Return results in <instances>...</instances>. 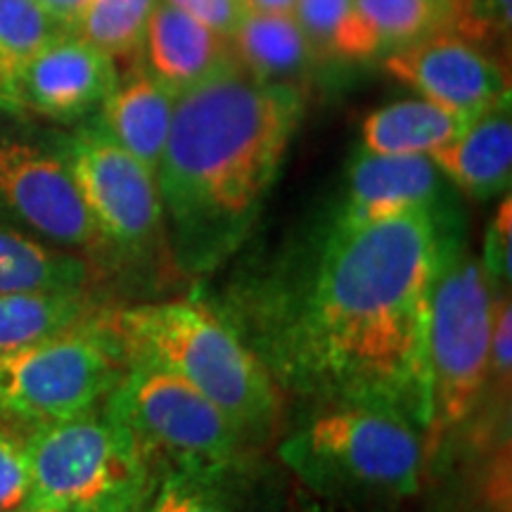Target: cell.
<instances>
[{"mask_svg":"<svg viewBox=\"0 0 512 512\" xmlns=\"http://www.w3.org/2000/svg\"><path fill=\"white\" fill-rule=\"evenodd\" d=\"M62 31L38 0H0V107L3 110H17L19 76Z\"/></svg>","mask_w":512,"mask_h":512,"instance_id":"22","label":"cell"},{"mask_svg":"<svg viewBox=\"0 0 512 512\" xmlns=\"http://www.w3.org/2000/svg\"><path fill=\"white\" fill-rule=\"evenodd\" d=\"M297 0H247V8L254 12H292Z\"/></svg>","mask_w":512,"mask_h":512,"instance_id":"31","label":"cell"},{"mask_svg":"<svg viewBox=\"0 0 512 512\" xmlns=\"http://www.w3.org/2000/svg\"><path fill=\"white\" fill-rule=\"evenodd\" d=\"M128 363L100 316L60 335L0 354V420H67L107 401Z\"/></svg>","mask_w":512,"mask_h":512,"instance_id":"7","label":"cell"},{"mask_svg":"<svg viewBox=\"0 0 512 512\" xmlns=\"http://www.w3.org/2000/svg\"><path fill=\"white\" fill-rule=\"evenodd\" d=\"M83 290H34L0 294V354L93 320Z\"/></svg>","mask_w":512,"mask_h":512,"instance_id":"19","label":"cell"},{"mask_svg":"<svg viewBox=\"0 0 512 512\" xmlns=\"http://www.w3.org/2000/svg\"><path fill=\"white\" fill-rule=\"evenodd\" d=\"M430 157L448 181L475 200H491L508 192L512 181L510 98L477 114L451 143Z\"/></svg>","mask_w":512,"mask_h":512,"instance_id":"16","label":"cell"},{"mask_svg":"<svg viewBox=\"0 0 512 512\" xmlns=\"http://www.w3.org/2000/svg\"><path fill=\"white\" fill-rule=\"evenodd\" d=\"M38 3L55 19L57 27L64 31H74L76 22H79V17L91 0H38Z\"/></svg>","mask_w":512,"mask_h":512,"instance_id":"30","label":"cell"},{"mask_svg":"<svg viewBox=\"0 0 512 512\" xmlns=\"http://www.w3.org/2000/svg\"><path fill=\"white\" fill-rule=\"evenodd\" d=\"M451 249L432 287L427 316L425 460L475 415L489 382L494 285L477 259Z\"/></svg>","mask_w":512,"mask_h":512,"instance_id":"4","label":"cell"},{"mask_svg":"<svg viewBox=\"0 0 512 512\" xmlns=\"http://www.w3.org/2000/svg\"><path fill=\"white\" fill-rule=\"evenodd\" d=\"M512 200L505 197L489 223L484 240L482 268L491 285L508 287L512 278Z\"/></svg>","mask_w":512,"mask_h":512,"instance_id":"27","label":"cell"},{"mask_svg":"<svg viewBox=\"0 0 512 512\" xmlns=\"http://www.w3.org/2000/svg\"><path fill=\"white\" fill-rule=\"evenodd\" d=\"M354 12V0H297L292 15L316 50L320 64L335 62V43L347 19Z\"/></svg>","mask_w":512,"mask_h":512,"instance_id":"25","label":"cell"},{"mask_svg":"<svg viewBox=\"0 0 512 512\" xmlns=\"http://www.w3.org/2000/svg\"><path fill=\"white\" fill-rule=\"evenodd\" d=\"M0 202L57 245H102L67 164L41 147L22 140L0 143Z\"/></svg>","mask_w":512,"mask_h":512,"instance_id":"11","label":"cell"},{"mask_svg":"<svg viewBox=\"0 0 512 512\" xmlns=\"http://www.w3.org/2000/svg\"><path fill=\"white\" fill-rule=\"evenodd\" d=\"M382 64L403 86L463 119H475L510 98L501 64L484 53V46L453 31L394 50L382 57Z\"/></svg>","mask_w":512,"mask_h":512,"instance_id":"10","label":"cell"},{"mask_svg":"<svg viewBox=\"0 0 512 512\" xmlns=\"http://www.w3.org/2000/svg\"><path fill=\"white\" fill-rule=\"evenodd\" d=\"M159 0H91L76 22L74 34L100 48L114 62L136 60L147 22Z\"/></svg>","mask_w":512,"mask_h":512,"instance_id":"23","label":"cell"},{"mask_svg":"<svg viewBox=\"0 0 512 512\" xmlns=\"http://www.w3.org/2000/svg\"><path fill=\"white\" fill-rule=\"evenodd\" d=\"M230 50L235 62L256 79L297 88L320 64L292 12L249 10L230 36Z\"/></svg>","mask_w":512,"mask_h":512,"instance_id":"17","label":"cell"},{"mask_svg":"<svg viewBox=\"0 0 512 512\" xmlns=\"http://www.w3.org/2000/svg\"><path fill=\"white\" fill-rule=\"evenodd\" d=\"M176 98L178 95L136 57L100 105L98 124L155 178L174 119Z\"/></svg>","mask_w":512,"mask_h":512,"instance_id":"15","label":"cell"},{"mask_svg":"<svg viewBox=\"0 0 512 512\" xmlns=\"http://www.w3.org/2000/svg\"><path fill=\"white\" fill-rule=\"evenodd\" d=\"M444 174L427 155H373L361 150L349 166L347 197L335 228H358L418 209H439Z\"/></svg>","mask_w":512,"mask_h":512,"instance_id":"13","label":"cell"},{"mask_svg":"<svg viewBox=\"0 0 512 512\" xmlns=\"http://www.w3.org/2000/svg\"><path fill=\"white\" fill-rule=\"evenodd\" d=\"M472 119L430 100H399L368 114L361 128L363 150L373 155H427L451 143Z\"/></svg>","mask_w":512,"mask_h":512,"instance_id":"18","label":"cell"},{"mask_svg":"<svg viewBox=\"0 0 512 512\" xmlns=\"http://www.w3.org/2000/svg\"><path fill=\"white\" fill-rule=\"evenodd\" d=\"M19 512H95V510L76 508V505H24Z\"/></svg>","mask_w":512,"mask_h":512,"instance_id":"32","label":"cell"},{"mask_svg":"<svg viewBox=\"0 0 512 512\" xmlns=\"http://www.w3.org/2000/svg\"><path fill=\"white\" fill-rule=\"evenodd\" d=\"M126 363H152L185 380L219 406L238 430H266L278 396L261 358L204 304H140L100 318Z\"/></svg>","mask_w":512,"mask_h":512,"instance_id":"3","label":"cell"},{"mask_svg":"<svg viewBox=\"0 0 512 512\" xmlns=\"http://www.w3.org/2000/svg\"><path fill=\"white\" fill-rule=\"evenodd\" d=\"M105 408L126 427L147 465L162 458L171 470L221 472L238 456L242 432L228 415L192 384L152 363H128Z\"/></svg>","mask_w":512,"mask_h":512,"instance_id":"8","label":"cell"},{"mask_svg":"<svg viewBox=\"0 0 512 512\" xmlns=\"http://www.w3.org/2000/svg\"><path fill=\"white\" fill-rule=\"evenodd\" d=\"M140 512H235L219 486V472L169 470Z\"/></svg>","mask_w":512,"mask_h":512,"instance_id":"24","label":"cell"},{"mask_svg":"<svg viewBox=\"0 0 512 512\" xmlns=\"http://www.w3.org/2000/svg\"><path fill=\"white\" fill-rule=\"evenodd\" d=\"M140 53L145 67L176 95L235 60L230 38L166 0L152 10Z\"/></svg>","mask_w":512,"mask_h":512,"instance_id":"14","label":"cell"},{"mask_svg":"<svg viewBox=\"0 0 512 512\" xmlns=\"http://www.w3.org/2000/svg\"><path fill=\"white\" fill-rule=\"evenodd\" d=\"M31 494L27 437L0 420V512H19Z\"/></svg>","mask_w":512,"mask_h":512,"instance_id":"26","label":"cell"},{"mask_svg":"<svg viewBox=\"0 0 512 512\" xmlns=\"http://www.w3.org/2000/svg\"><path fill=\"white\" fill-rule=\"evenodd\" d=\"M166 3L188 12L190 17L200 19L202 24L226 38L235 34V29L249 12L247 0H166Z\"/></svg>","mask_w":512,"mask_h":512,"instance_id":"28","label":"cell"},{"mask_svg":"<svg viewBox=\"0 0 512 512\" xmlns=\"http://www.w3.org/2000/svg\"><path fill=\"white\" fill-rule=\"evenodd\" d=\"M465 0H354L370 53L384 57L422 38L453 31Z\"/></svg>","mask_w":512,"mask_h":512,"instance_id":"20","label":"cell"},{"mask_svg":"<svg viewBox=\"0 0 512 512\" xmlns=\"http://www.w3.org/2000/svg\"><path fill=\"white\" fill-rule=\"evenodd\" d=\"M140 510H143V508H136V510H128V512H140Z\"/></svg>","mask_w":512,"mask_h":512,"instance_id":"33","label":"cell"},{"mask_svg":"<svg viewBox=\"0 0 512 512\" xmlns=\"http://www.w3.org/2000/svg\"><path fill=\"white\" fill-rule=\"evenodd\" d=\"M88 264L41 242L0 228V294L34 290H83Z\"/></svg>","mask_w":512,"mask_h":512,"instance_id":"21","label":"cell"},{"mask_svg":"<svg viewBox=\"0 0 512 512\" xmlns=\"http://www.w3.org/2000/svg\"><path fill=\"white\" fill-rule=\"evenodd\" d=\"M62 162L105 245L140 249L159 233L164 207L157 178L100 124L83 126L64 140Z\"/></svg>","mask_w":512,"mask_h":512,"instance_id":"9","label":"cell"},{"mask_svg":"<svg viewBox=\"0 0 512 512\" xmlns=\"http://www.w3.org/2000/svg\"><path fill=\"white\" fill-rule=\"evenodd\" d=\"M302 117V88L256 79L235 60L178 93L157 169L178 264L202 273L235 252Z\"/></svg>","mask_w":512,"mask_h":512,"instance_id":"2","label":"cell"},{"mask_svg":"<svg viewBox=\"0 0 512 512\" xmlns=\"http://www.w3.org/2000/svg\"><path fill=\"white\" fill-rule=\"evenodd\" d=\"M283 458L311 484L370 494L418 491L425 448L418 427L366 406H335L283 446Z\"/></svg>","mask_w":512,"mask_h":512,"instance_id":"6","label":"cell"},{"mask_svg":"<svg viewBox=\"0 0 512 512\" xmlns=\"http://www.w3.org/2000/svg\"><path fill=\"white\" fill-rule=\"evenodd\" d=\"M119 81L117 62L74 31H62L27 64L17 83V110L76 121L100 110Z\"/></svg>","mask_w":512,"mask_h":512,"instance_id":"12","label":"cell"},{"mask_svg":"<svg viewBox=\"0 0 512 512\" xmlns=\"http://www.w3.org/2000/svg\"><path fill=\"white\" fill-rule=\"evenodd\" d=\"M512 370V309L510 299L496 297L494 302V325H491V347H489V375L494 373L498 387L510 389Z\"/></svg>","mask_w":512,"mask_h":512,"instance_id":"29","label":"cell"},{"mask_svg":"<svg viewBox=\"0 0 512 512\" xmlns=\"http://www.w3.org/2000/svg\"><path fill=\"white\" fill-rule=\"evenodd\" d=\"M27 451V505H76L95 512L143 508L150 465L107 408L34 427Z\"/></svg>","mask_w":512,"mask_h":512,"instance_id":"5","label":"cell"},{"mask_svg":"<svg viewBox=\"0 0 512 512\" xmlns=\"http://www.w3.org/2000/svg\"><path fill=\"white\" fill-rule=\"evenodd\" d=\"M451 247L437 209L332 228L290 330L287 368L337 406L377 408L425 430L427 316Z\"/></svg>","mask_w":512,"mask_h":512,"instance_id":"1","label":"cell"}]
</instances>
